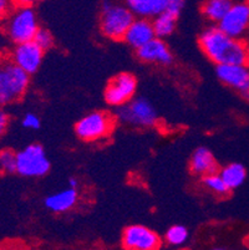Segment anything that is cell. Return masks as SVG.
<instances>
[{
    "label": "cell",
    "instance_id": "20",
    "mask_svg": "<svg viewBox=\"0 0 249 250\" xmlns=\"http://www.w3.org/2000/svg\"><path fill=\"white\" fill-rule=\"evenodd\" d=\"M177 19L178 17L171 14L168 11H162L161 14L154 18L152 19V24H154L155 34H156L157 38L166 39L172 35L176 30Z\"/></svg>",
    "mask_w": 249,
    "mask_h": 250
},
{
    "label": "cell",
    "instance_id": "17",
    "mask_svg": "<svg viewBox=\"0 0 249 250\" xmlns=\"http://www.w3.org/2000/svg\"><path fill=\"white\" fill-rule=\"evenodd\" d=\"M135 18L152 20L164 11L163 0H123Z\"/></svg>",
    "mask_w": 249,
    "mask_h": 250
},
{
    "label": "cell",
    "instance_id": "7",
    "mask_svg": "<svg viewBox=\"0 0 249 250\" xmlns=\"http://www.w3.org/2000/svg\"><path fill=\"white\" fill-rule=\"evenodd\" d=\"M17 173L27 178H39L49 173L51 163L44 147L38 143L29 145L17 152Z\"/></svg>",
    "mask_w": 249,
    "mask_h": 250
},
{
    "label": "cell",
    "instance_id": "21",
    "mask_svg": "<svg viewBox=\"0 0 249 250\" xmlns=\"http://www.w3.org/2000/svg\"><path fill=\"white\" fill-rule=\"evenodd\" d=\"M201 183H202V186L205 189H208L209 192L216 195H221V197H226L230 192V189L227 187V184L223 181L222 176L219 174V172L202 177L201 178Z\"/></svg>",
    "mask_w": 249,
    "mask_h": 250
},
{
    "label": "cell",
    "instance_id": "25",
    "mask_svg": "<svg viewBox=\"0 0 249 250\" xmlns=\"http://www.w3.org/2000/svg\"><path fill=\"white\" fill-rule=\"evenodd\" d=\"M164 11H168L171 14L180 17L181 11L183 10L186 0H163Z\"/></svg>",
    "mask_w": 249,
    "mask_h": 250
},
{
    "label": "cell",
    "instance_id": "8",
    "mask_svg": "<svg viewBox=\"0 0 249 250\" xmlns=\"http://www.w3.org/2000/svg\"><path fill=\"white\" fill-rule=\"evenodd\" d=\"M137 92V79L130 72H121L113 76L105 88V101L113 106L120 107L135 97Z\"/></svg>",
    "mask_w": 249,
    "mask_h": 250
},
{
    "label": "cell",
    "instance_id": "1",
    "mask_svg": "<svg viewBox=\"0 0 249 250\" xmlns=\"http://www.w3.org/2000/svg\"><path fill=\"white\" fill-rule=\"evenodd\" d=\"M198 44L203 54L216 65H249V44L227 35L217 25L205 28L200 34Z\"/></svg>",
    "mask_w": 249,
    "mask_h": 250
},
{
    "label": "cell",
    "instance_id": "2",
    "mask_svg": "<svg viewBox=\"0 0 249 250\" xmlns=\"http://www.w3.org/2000/svg\"><path fill=\"white\" fill-rule=\"evenodd\" d=\"M30 75L11 58H0V106L15 104L26 94Z\"/></svg>",
    "mask_w": 249,
    "mask_h": 250
},
{
    "label": "cell",
    "instance_id": "4",
    "mask_svg": "<svg viewBox=\"0 0 249 250\" xmlns=\"http://www.w3.org/2000/svg\"><path fill=\"white\" fill-rule=\"evenodd\" d=\"M4 30L14 44L30 42L39 30L38 15L33 6L19 5L13 6L9 14L3 19Z\"/></svg>",
    "mask_w": 249,
    "mask_h": 250
},
{
    "label": "cell",
    "instance_id": "24",
    "mask_svg": "<svg viewBox=\"0 0 249 250\" xmlns=\"http://www.w3.org/2000/svg\"><path fill=\"white\" fill-rule=\"evenodd\" d=\"M33 40L41 47V49L44 50V51H46V50L51 49V47L54 46V36H52V34L50 33L47 29L39 28V30L36 31Z\"/></svg>",
    "mask_w": 249,
    "mask_h": 250
},
{
    "label": "cell",
    "instance_id": "22",
    "mask_svg": "<svg viewBox=\"0 0 249 250\" xmlns=\"http://www.w3.org/2000/svg\"><path fill=\"white\" fill-rule=\"evenodd\" d=\"M189 238L188 229L183 226H172L164 234V240L170 247H182Z\"/></svg>",
    "mask_w": 249,
    "mask_h": 250
},
{
    "label": "cell",
    "instance_id": "23",
    "mask_svg": "<svg viewBox=\"0 0 249 250\" xmlns=\"http://www.w3.org/2000/svg\"><path fill=\"white\" fill-rule=\"evenodd\" d=\"M18 157L17 152L10 148L0 151V170L4 173H17Z\"/></svg>",
    "mask_w": 249,
    "mask_h": 250
},
{
    "label": "cell",
    "instance_id": "15",
    "mask_svg": "<svg viewBox=\"0 0 249 250\" xmlns=\"http://www.w3.org/2000/svg\"><path fill=\"white\" fill-rule=\"evenodd\" d=\"M189 169L195 176L204 177L207 174L218 172V163L213 153L207 147H198L191 156Z\"/></svg>",
    "mask_w": 249,
    "mask_h": 250
},
{
    "label": "cell",
    "instance_id": "30",
    "mask_svg": "<svg viewBox=\"0 0 249 250\" xmlns=\"http://www.w3.org/2000/svg\"><path fill=\"white\" fill-rule=\"evenodd\" d=\"M68 187L75 188V189H77V188H79V181H77V179L75 178V177H71V178H68Z\"/></svg>",
    "mask_w": 249,
    "mask_h": 250
},
{
    "label": "cell",
    "instance_id": "12",
    "mask_svg": "<svg viewBox=\"0 0 249 250\" xmlns=\"http://www.w3.org/2000/svg\"><path fill=\"white\" fill-rule=\"evenodd\" d=\"M10 58L24 71H26L29 75H33L40 69L43 59H44V50L34 40H30V42L17 44L11 52Z\"/></svg>",
    "mask_w": 249,
    "mask_h": 250
},
{
    "label": "cell",
    "instance_id": "26",
    "mask_svg": "<svg viewBox=\"0 0 249 250\" xmlns=\"http://www.w3.org/2000/svg\"><path fill=\"white\" fill-rule=\"evenodd\" d=\"M22 125L23 127H25V128L27 129H33V131H35V129H39L41 126V121L40 118H39L38 115H35V113H25L24 117H23L22 120Z\"/></svg>",
    "mask_w": 249,
    "mask_h": 250
},
{
    "label": "cell",
    "instance_id": "11",
    "mask_svg": "<svg viewBox=\"0 0 249 250\" xmlns=\"http://www.w3.org/2000/svg\"><path fill=\"white\" fill-rule=\"evenodd\" d=\"M217 26L232 38H243L249 31V1L233 4Z\"/></svg>",
    "mask_w": 249,
    "mask_h": 250
},
{
    "label": "cell",
    "instance_id": "27",
    "mask_svg": "<svg viewBox=\"0 0 249 250\" xmlns=\"http://www.w3.org/2000/svg\"><path fill=\"white\" fill-rule=\"evenodd\" d=\"M13 9V0H0V20H3Z\"/></svg>",
    "mask_w": 249,
    "mask_h": 250
},
{
    "label": "cell",
    "instance_id": "9",
    "mask_svg": "<svg viewBox=\"0 0 249 250\" xmlns=\"http://www.w3.org/2000/svg\"><path fill=\"white\" fill-rule=\"evenodd\" d=\"M216 75L223 85L238 92L242 99L249 102V65H217Z\"/></svg>",
    "mask_w": 249,
    "mask_h": 250
},
{
    "label": "cell",
    "instance_id": "16",
    "mask_svg": "<svg viewBox=\"0 0 249 250\" xmlns=\"http://www.w3.org/2000/svg\"><path fill=\"white\" fill-rule=\"evenodd\" d=\"M79 199V192L77 189L71 187H68L63 190L55 192L52 194L47 195L45 198L44 204L46 209H49L52 213H65L74 208L75 204Z\"/></svg>",
    "mask_w": 249,
    "mask_h": 250
},
{
    "label": "cell",
    "instance_id": "5",
    "mask_svg": "<svg viewBox=\"0 0 249 250\" xmlns=\"http://www.w3.org/2000/svg\"><path fill=\"white\" fill-rule=\"evenodd\" d=\"M116 117L105 111H93L81 117L75 125L77 137L86 142L104 140L113 133Z\"/></svg>",
    "mask_w": 249,
    "mask_h": 250
},
{
    "label": "cell",
    "instance_id": "29",
    "mask_svg": "<svg viewBox=\"0 0 249 250\" xmlns=\"http://www.w3.org/2000/svg\"><path fill=\"white\" fill-rule=\"evenodd\" d=\"M41 0H14V3L19 4V5H29L34 6L35 4H38Z\"/></svg>",
    "mask_w": 249,
    "mask_h": 250
},
{
    "label": "cell",
    "instance_id": "6",
    "mask_svg": "<svg viewBox=\"0 0 249 250\" xmlns=\"http://www.w3.org/2000/svg\"><path fill=\"white\" fill-rule=\"evenodd\" d=\"M115 117L121 124L143 128L156 126L158 120L154 104L143 97H134L130 102L117 107Z\"/></svg>",
    "mask_w": 249,
    "mask_h": 250
},
{
    "label": "cell",
    "instance_id": "13",
    "mask_svg": "<svg viewBox=\"0 0 249 250\" xmlns=\"http://www.w3.org/2000/svg\"><path fill=\"white\" fill-rule=\"evenodd\" d=\"M137 58L142 62L156 63L168 66L173 62V54L168 45L161 38H154L151 42L136 50Z\"/></svg>",
    "mask_w": 249,
    "mask_h": 250
},
{
    "label": "cell",
    "instance_id": "10",
    "mask_svg": "<svg viewBox=\"0 0 249 250\" xmlns=\"http://www.w3.org/2000/svg\"><path fill=\"white\" fill-rule=\"evenodd\" d=\"M122 247L127 250H156L161 248V238L156 231L141 224H134L123 230Z\"/></svg>",
    "mask_w": 249,
    "mask_h": 250
},
{
    "label": "cell",
    "instance_id": "19",
    "mask_svg": "<svg viewBox=\"0 0 249 250\" xmlns=\"http://www.w3.org/2000/svg\"><path fill=\"white\" fill-rule=\"evenodd\" d=\"M230 190L239 188L247 179V169L241 163H229L218 170Z\"/></svg>",
    "mask_w": 249,
    "mask_h": 250
},
{
    "label": "cell",
    "instance_id": "18",
    "mask_svg": "<svg viewBox=\"0 0 249 250\" xmlns=\"http://www.w3.org/2000/svg\"><path fill=\"white\" fill-rule=\"evenodd\" d=\"M233 4V0H204L202 4V15L212 24H218Z\"/></svg>",
    "mask_w": 249,
    "mask_h": 250
},
{
    "label": "cell",
    "instance_id": "14",
    "mask_svg": "<svg viewBox=\"0 0 249 250\" xmlns=\"http://www.w3.org/2000/svg\"><path fill=\"white\" fill-rule=\"evenodd\" d=\"M156 38L152 20L145 18H135L126 34L123 36V42L130 47L137 50Z\"/></svg>",
    "mask_w": 249,
    "mask_h": 250
},
{
    "label": "cell",
    "instance_id": "28",
    "mask_svg": "<svg viewBox=\"0 0 249 250\" xmlns=\"http://www.w3.org/2000/svg\"><path fill=\"white\" fill-rule=\"evenodd\" d=\"M8 125H9V116L5 111L1 108L0 106V137L4 135V132L6 131L8 128Z\"/></svg>",
    "mask_w": 249,
    "mask_h": 250
},
{
    "label": "cell",
    "instance_id": "3",
    "mask_svg": "<svg viewBox=\"0 0 249 250\" xmlns=\"http://www.w3.org/2000/svg\"><path fill=\"white\" fill-rule=\"evenodd\" d=\"M135 20V15L125 1L102 0L100 9V30L111 40H123L127 29Z\"/></svg>",
    "mask_w": 249,
    "mask_h": 250
}]
</instances>
